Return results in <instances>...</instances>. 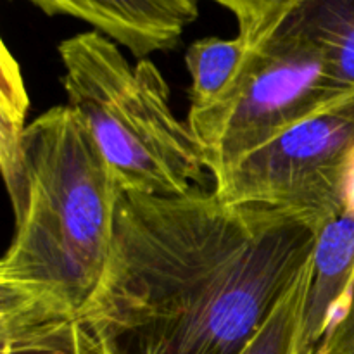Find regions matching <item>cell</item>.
I'll return each mask as SVG.
<instances>
[{"label":"cell","instance_id":"5bb4252c","mask_svg":"<svg viewBox=\"0 0 354 354\" xmlns=\"http://www.w3.org/2000/svg\"><path fill=\"white\" fill-rule=\"evenodd\" d=\"M320 354H354V292L346 313L325 337Z\"/></svg>","mask_w":354,"mask_h":354},{"label":"cell","instance_id":"5b68a950","mask_svg":"<svg viewBox=\"0 0 354 354\" xmlns=\"http://www.w3.org/2000/svg\"><path fill=\"white\" fill-rule=\"evenodd\" d=\"M354 158V90L315 109L214 176L232 204L292 211L324 228L344 213Z\"/></svg>","mask_w":354,"mask_h":354},{"label":"cell","instance_id":"3957f363","mask_svg":"<svg viewBox=\"0 0 354 354\" xmlns=\"http://www.w3.org/2000/svg\"><path fill=\"white\" fill-rule=\"evenodd\" d=\"M68 106L88 128L121 189L185 196L206 189V156L169 104L168 83L151 59L131 64L116 41L95 30L59 44Z\"/></svg>","mask_w":354,"mask_h":354},{"label":"cell","instance_id":"7c38bea8","mask_svg":"<svg viewBox=\"0 0 354 354\" xmlns=\"http://www.w3.org/2000/svg\"><path fill=\"white\" fill-rule=\"evenodd\" d=\"M308 277H310V261L289 292L277 304L265 325L239 354H320L318 349L304 344L299 335L301 311H303Z\"/></svg>","mask_w":354,"mask_h":354},{"label":"cell","instance_id":"277c9868","mask_svg":"<svg viewBox=\"0 0 354 354\" xmlns=\"http://www.w3.org/2000/svg\"><path fill=\"white\" fill-rule=\"evenodd\" d=\"M346 92L349 90L334 78L320 48L280 24L251 47L228 92L206 109L189 111L187 123L214 178L242 156Z\"/></svg>","mask_w":354,"mask_h":354},{"label":"cell","instance_id":"ba28073f","mask_svg":"<svg viewBox=\"0 0 354 354\" xmlns=\"http://www.w3.org/2000/svg\"><path fill=\"white\" fill-rule=\"evenodd\" d=\"M2 354H114L82 315L0 310Z\"/></svg>","mask_w":354,"mask_h":354},{"label":"cell","instance_id":"7a4b0ae2","mask_svg":"<svg viewBox=\"0 0 354 354\" xmlns=\"http://www.w3.org/2000/svg\"><path fill=\"white\" fill-rule=\"evenodd\" d=\"M16 232L0 261V310L82 315L106 272L121 189L73 107L28 124Z\"/></svg>","mask_w":354,"mask_h":354},{"label":"cell","instance_id":"9a60e30c","mask_svg":"<svg viewBox=\"0 0 354 354\" xmlns=\"http://www.w3.org/2000/svg\"><path fill=\"white\" fill-rule=\"evenodd\" d=\"M344 211L354 214V158L349 165L348 178H346V192H344Z\"/></svg>","mask_w":354,"mask_h":354},{"label":"cell","instance_id":"30bf717a","mask_svg":"<svg viewBox=\"0 0 354 354\" xmlns=\"http://www.w3.org/2000/svg\"><path fill=\"white\" fill-rule=\"evenodd\" d=\"M2 82H0V165L12 209L23 196V144L28 123V97L24 78L16 57L2 44Z\"/></svg>","mask_w":354,"mask_h":354},{"label":"cell","instance_id":"4fadbf2b","mask_svg":"<svg viewBox=\"0 0 354 354\" xmlns=\"http://www.w3.org/2000/svg\"><path fill=\"white\" fill-rule=\"evenodd\" d=\"M234 14L239 37L251 47L258 45L279 28L299 0H211Z\"/></svg>","mask_w":354,"mask_h":354},{"label":"cell","instance_id":"52a82bcc","mask_svg":"<svg viewBox=\"0 0 354 354\" xmlns=\"http://www.w3.org/2000/svg\"><path fill=\"white\" fill-rule=\"evenodd\" d=\"M353 292L354 214L344 211L318 234L301 311V341L320 351L330 328L348 310Z\"/></svg>","mask_w":354,"mask_h":354},{"label":"cell","instance_id":"9c48e42d","mask_svg":"<svg viewBox=\"0 0 354 354\" xmlns=\"http://www.w3.org/2000/svg\"><path fill=\"white\" fill-rule=\"evenodd\" d=\"M280 24L317 45L334 78L354 88V0H299Z\"/></svg>","mask_w":354,"mask_h":354},{"label":"cell","instance_id":"6da1fadb","mask_svg":"<svg viewBox=\"0 0 354 354\" xmlns=\"http://www.w3.org/2000/svg\"><path fill=\"white\" fill-rule=\"evenodd\" d=\"M303 214L196 189L123 190L106 272L82 311L114 354H239L310 261Z\"/></svg>","mask_w":354,"mask_h":354},{"label":"cell","instance_id":"8fae6325","mask_svg":"<svg viewBox=\"0 0 354 354\" xmlns=\"http://www.w3.org/2000/svg\"><path fill=\"white\" fill-rule=\"evenodd\" d=\"M251 45L235 38L207 37L194 41L185 54L190 75V109L201 111L221 99L237 78Z\"/></svg>","mask_w":354,"mask_h":354},{"label":"cell","instance_id":"8992f818","mask_svg":"<svg viewBox=\"0 0 354 354\" xmlns=\"http://www.w3.org/2000/svg\"><path fill=\"white\" fill-rule=\"evenodd\" d=\"M47 16H69L140 59L171 50L199 17L201 0H26Z\"/></svg>","mask_w":354,"mask_h":354}]
</instances>
